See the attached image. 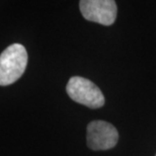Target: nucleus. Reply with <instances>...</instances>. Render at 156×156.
I'll list each match as a JSON object with an SVG mask.
<instances>
[{
	"label": "nucleus",
	"mask_w": 156,
	"mask_h": 156,
	"mask_svg": "<svg viewBox=\"0 0 156 156\" xmlns=\"http://www.w3.org/2000/svg\"><path fill=\"white\" fill-rule=\"evenodd\" d=\"M27 64V53L20 44H12L0 54V85L14 83L24 73Z\"/></svg>",
	"instance_id": "f257e3e1"
},
{
	"label": "nucleus",
	"mask_w": 156,
	"mask_h": 156,
	"mask_svg": "<svg viewBox=\"0 0 156 156\" xmlns=\"http://www.w3.org/2000/svg\"><path fill=\"white\" fill-rule=\"evenodd\" d=\"M66 91L72 101L89 108H101L105 101L98 85L84 77H71L66 85Z\"/></svg>",
	"instance_id": "f03ea898"
},
{
	"label": "nucleus",
	"mask_w": 156,
	"mask_h": 156,
	"mask_svg": "<svg viewBox=\"0 0 156 156\" xmlns=\"http://www.w3.org/2000/svg\"><path fill=\"white\" fill-rule=\"evenodd\" d=\"M87 145L91 150H108L117 145L119 134L116 127L105 121H92L87 126Z\"/></svg>",
	"instance_id": "7ed1b4c3"
},
{
	"label": "nucleus",
	"mask_w": 156,
	"mask_h": 156,
	"mask_svg": "<svg viewBox=\"0 0 156 156\" xmlns=\"http://www.w3.org/2000/svg\"><path fill=\"white\" fill-rule=\"evenodd\" d=\"M79 8L86 20L102 26H112L117 18V3L114 0H81Z\"/></svg>",
	"instance_id": "20e7f679"
},
{
	"label": "nucleus",
	"mask_w": 156,
	"mask_h": 156,
	"mask_svg": "<svg viewBox=\"0 0 156 156\" xmlns=\"http://www.w3.org/2000/svg\"><path fill=\"white\" fill-rule=\"evenodd\" d=\"M155 156H156V154H155Z\"/></svg>",
	"instance_id": "39448f33"
}]
</instances>
